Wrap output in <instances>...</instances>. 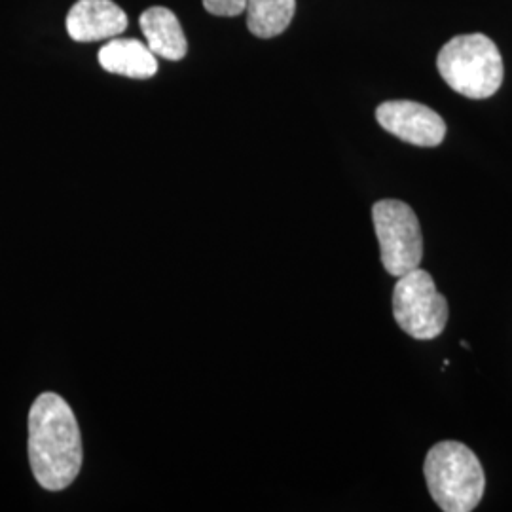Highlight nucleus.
I'll use <instances>...</instances> for the list:
<instances>
[{
    "instance_id": "7ed1b4c3",
    "label": "nucleus",
    "mask_w": 512,
    "mask_h": 512,
    "mask_svg": "<svg viewBox=\"0 0 512 512\" xmlns=\"http://www.w3.org/2000/svg\"><path fill=\"white\" fill-rule=\"evenodd\" d=\"M444 82L469 99H488L503 84V57L492 38L461 35L446 42L437 57Z\"/></svg>"
},
{
    "instance_id": "423d86ee",
    "label": "nucleus",
    "mask_w": 512,
    "mask_h": 512,
    "mask_svg": "<svg viewBox=\"0 0 512 512\" xmlns=\"http://www.w3.org/2000/svg\"><path fill=\"white\" fill-rule=\"evenodd\" d=\"M378 124L416 147H439L446 137V124L435 110L414 101H385L376 109Z\"/></svg>"
},
{
    "instance_id": "0eeeda50",
    "label": "nucleus",
    "mask_w": 512,
    "mask_h": 512,
    "mask_svg": "<svg viewBox=\"0 0 512 512\" xmlns=\"http://www.w3.org/2000/svg\"><path fill=\"white\" fill-rule=\"evenodd\" d=\"M126 27V12L112 0H78L67 14V31L76 42L118 37Z\"/></svg>"
},
{
    "instance_id": "1a4fd4ad",
    "label": "nucleus",
    "mask_w": 512,
    "mask_h": 512,
    "mask_svg": "<svg viewBox=\"0 0 512 512\" xmlns=\"http://www.w3.org/2000/svg\"><path fill=\"white\" fill-rule=\"evenodd\" d=\"M99 63L107 73L128 78H150L158 71V59L135 38H112L99 50Z\"/></svg>"
},
{
    "instance_id": "6e6552de",
    "label": "nucleus",
    "mask_w": 512,
    "mask_h": 512,
    "mask_svg": "<svg viewBox=\"0 0 512 512\" xmlns=\"http://www.w3.org/2000/svg\"><path fill=\"white\" fill-rule=\"evenodd\" d=\"M147 46L156 57L179 61L186 55L188 42L184 37L181 21L164 6H152L139 18Z\"/></svg>"
},
{
    "instance_id": "39448f33",
    "label": "nucleus",
    "mask_w": 512,
    "mask_h": 512,
    "mask_svg": "<svg viewBox=\"0 0 512 512\" xmlns=\"http://www.w3.org/2000/svg\"><path fill=\"white\" fill-rule=\"evenodd\" d=\"M372 220L380 241L385 272L401 277L420 268L423 238L414 209L399 200H382L374 203Z\"/></svg>"
},
{
    "instance_id": "9d476101",
    "label": "nucleus",
    "mask_w": 512,
    "mask_h": 512,
    "mask_svg": "<svg viewBox=\"0 0 512 512\" xmlns=\"http://www.w3.org/2000/svg\"><path fill=\"white\" fill-rule=\"evenodd\" d=\"M296 0H247V27L258 38L281 35L293 21Z\"/></svg>"
},
{
    "instance_id": "9b49d317",
    "label": "nucleus",
    "mask_w": 512,
    "mask_h": 512,
    "mask_svg": "<svg viewBox=\"0 0 512 512\" xmlns=\"http://www.w3.org/2000/svg\"><path fill=\"white\" fill-rule=\"evenodd\" d=\"M203 6L213 16L236 18L245 12L247 0H203Z\"/></svg>"
},
{
    "instance_id": "f257e3e1",
    "label": "nucleus",
    "mask_w": 512,
    "mask_h": 512,
    "mask_svg": "<svg viewBox=\"0 0 512 512\" xmlns=\"http://www.w3.org/2000/svg\"><path fill=\"white\" fill-rule=\"evenodd\" d=\"M29 461L44 490L71 486L82 467V437L71 406L55 393H42L29 412Z\"/></svg>"
},
{
    "instance_id": "f03ea898",
    "label": "nucleus",
    "mask_w": 512,
    "mask_h": 512,
    "mask_svg": "<svg viewBox=\"0 0 512 512\" xmlns=\"http://www.w3.org/2000/svg\"><path fill=\"white\" fill-rule=\"evenodd\" d=\"M423 473L440 511H475L484 495L486 476L480 461L469 446L456 440L435 444L425 458Z\"/></svg>"
},
{
    "instance_id": "20e7f679",
    "label": "nucleus",
    "mask_w": 512,
    "mask_h": 512,
    "mask_svg": "<svg viewBox=\"0 0 512 512\" xmlns=\"http://www.w3.org/2000/svg\"><path fill=\"white\" fill-rule=\"evenodd\" d=\"M393 315L410 338L433 340L446 329L448 302L429 272L416 268L401 275L395 285Z\"/></svg>"
}]
</instances>
